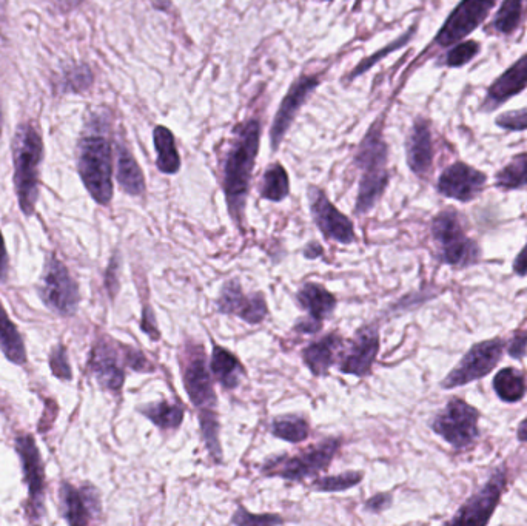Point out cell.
<instances>
[{
  "label": "cell",
  "instance_id": "cb8c5ba5",
  "mask_svg": "<svg viewBox=\"0 0 527 526\" xmlns=\"http://www.w3.org/2000/svg\"><path fill=\"white\" fill-rule=\"evenodd\" d=\"M341 346L340 335L330 334L319 340L318 343L310 344L304 351V363L309 366L310 371L316 377L326 375L330 366L335 361V354Z\"/></svg>",
  "mask_w": 527,
  "mask_h": 526
},
{
  "label": "cell",
  "instance_id": "4316f807",
  "mask_svg": "<svg viewBox=\"0 0 527 526\" xmlns=\"http://www.w3.org/2000/svg\"><path fill=\"white\" fill-rule=\"evenodd\" d=\"M212 372L225 389H235L241 382L244 368L232 352L221 346H215L212 355Z\"/></svg>",
  "mask_w": 527,
  "mask_h": 526
},
{
  "label": "cell",
  "instance_id": "83f0119b",
  "mask_svg": "<svg viewBox=\"0 0 527 526\" xmlns=\"http://www.w3.org/2000/svg\"><path fill=\"white\" fill-rule=\"evenodd\" d=\"M156 153H158V169L167 175H175L181 169V156L176 149L175 136L170 130L158 125L153 133Z\"/></svg>",
  "mask_w": 527,
  "mask_h": 526
},
{
  "label": "cell",
  "instance_id": "ee69618b",
  "mask_svg": "<svg viewBox=\"0 0 527 526\" xmlns=\"http://www.w3.org/2000/svg\"><path fill=\"white\" fill-rule=\"evenodd\" d=\"M390 505H392V494H378L366 503V510L372 511V513H381V511L387 510Z\"/></svg>",
  "mask_w": 527,
  "mask_h": 526
},
{
  "label": "cell",
  "instance_id": "ba28073f",
  "mask_svg": "<svg viewBox=\"0 0 527 526\" xmlns=\"http://www.w3.org/2000/svg\"><path fill=\"white\" fill-rule=\"evenodd\" d=\"M504 349L506 341L500 337L474 344L461 358L460 363L447 374L441 386L444 389L460 388L486 377L497 368L503 358Z\"/></svg>",
  "mask_w": 527,
  "mask_h": 526
},
{
  "label": "cell",
  "instance_id": "ab89813d",
  "mask_svg": "<svg viewBox=\"0 0 527 526\" xmlns=\"http://www.w3.org/2000/svg\"><path fill=\"white\" fill-rule=\"evenodd\" d=\"M495 125L506 132H524L527 130V107L501 113L495 118Z\"/></svg>",
  "mask_w": 527,
  "mask_h": 526
},
{
  "label": "cell",
  "instance_id": "f907efd6",
  "mask_svg": "<svg viewBox=\"0 0 527 526\" xmlns=\"http://www.w3.org/2000/svg\"><path fill=\"white\" fill-rule=\"evenodd\" d=\"M0 135H2V110H0Z\"/></svg>",
  "mask_w": 527,
  "mask_h": 526
},
{
  "label": "cell",
  "instance_id": "d6986e66",
  "mask_svg": "<svg viewBox=\"0 0 527 526\" xmlns=\"http://www.w3.org/2000/svg\"><path fill=\"white\" fill-rule=\"evenodd\" d=\"M406 156L409 169L420 178H427L434 169L435 145L430 122L417 118L406 139Z\"/></svg>",
  "mask_w": 527,
  "mask_h": 526
},
{
  "label": "cell",
  "instance_id": "681fc988",
  "mask_svg": "<svg viewBox=\"0 0 527 526\" xmlns=\"http://www.w3.org/2000/svg\"><path fill=\"white\" fill-rule=\"evenodd\" d=\"M82 0H64V4L68 5V8H74L76 5L81 4Z\"/></svg>",
  "mask_w": 527,
  "mask_h": 526
},
{
  "label": "cell",
  "instance_id": "8992f818",
  "mask_svg": "<svg viewBox=\"0 0 527 526\" xmlns=\"http://www.w3.org/2000/svg\"><path fill=\"white\" fill-rule=\"evenodd\" d=\"M480 415V411L463 398H450L446 408L432 422V431L452 448L463 451L474 446L480 437Z\"/></svg>",
  "mask_w": 527,
  "mask_h": 526
},
{
  "label": "cell",
  "instance_id": "d6a6232c",
  "mask_svg": "<svg viewBox=\"0 0 527 526\" xmlns=\"http://www.w3.org/2000/svg\"><path fill=\"white\" fill-rule=\"evenodd\" d=\"M289 192V175H287L286 169L281 164H273L267 169L266 175L262 179V198L279 203L289 196Z\"/></svg>",
  "mask_w": 527,
  "mask_h": 526
},
{
  "label": "cell",
  "instance_id": "60d3db41",
  "mask_svg": "<svg viewBox=\"0 0 527 526\" xmlns=\"http://www.w3.org/2000/svg\"><path fill=\"white\" fill-rule=\"evenodd\" d=\"M506 352L509 357L515 360H523L527 355V329L517 331L512 335L511 340L506 341Z\"/></svg>",
  "mask_w": 527,
  "mask_h": 526
},
{
  "label": "cell",
  "instance_id": "6da1fadb",
  "mask_svg": "<svg viewBox=\"0 0 527 526\" xmlns=\"http://www.w3.org/2000/svg\"><path fill=\"white\" fill-rule=\"evenodd\" d=\"M261 141V124L250 119L235 130L233 141L224 162V192L233 220L242 227L250 179L255 169L256 156Z\"/></svg>",
  "mask_w": 527,
  "mask_h": 526
},
{
  "label": "cell",
  "instance_id": "484cf974",
  "mask_svg": "<svg viewBox=\"0 0 527 526\" xmlns=\"http://www.w3.org/2000/svg\"><path fill=\"white\" fill-rule=\"evenodd\" d=\"M299 303L309 312L310 317L323 321L329 317L336 307V298L326 287L316 283H307L299 290Z\"/></svg>",
  "mask_w": 527,
  "mask_h": 526
},
{
  "label": "cell",
  "instance_id": "f35d334b",
  "mask_svg": "<svg viewBox=\"0 0 527 526\" xmlns=\"http://www.w3.org/2000/svg\"><path fill=\"white\" fill-rule=\"evenodd\" d=\"M48 361H50V369L54 377H58L59 380H64V382H70L71 378H73V371H71L67 348H65L64 344H58L56 348H53Z\"/></svg>",
  "mask_w": 527,
  "mask_h": 526
},
{
  "label": "cell",
  "instance_id": "7a4b0ae2",
  "mask_svg": "<svg viewBox=\"0 0 527 526\" xmlns=\"http://www.w3.org/2000/svg\"><path fill=\"white\" fill-rule=\"evenodd\" d=\"M44 141L34 122L19 125L13 139L14 189L25 216L36 210L41 189Z\"/></svg>",
  "mask_w": 527,
  "mask_h": 526
},
{
  "label": "cell",
  "instance_id": "74e56055",
  "mask_svg": "<svg viewBox=\"0 0 527 526\" xmlns=\"http://www.w3.org/2000/svg\"><path fill=\"white\" fill-rule=\"evenodd\" d=\"M413 33H415V28H412V30L407 31L404 36H401V38H398L397 41L392 42V44L387 45L386 48H383V50L378 51V53L373 54V56H370L369 59H366V61L361 62L358 67L355 68V70L350 73L349 78L355 79L356 76H360L361 73H364V71L369 70L372 65H375L376 62L381 61V59L386 58V56H389L390 53H393V51H397L398 48L404 47V45L407 44V42L410 41V38H412Z\"/></svg>",
  "mask_w": 527,
  "mask_h": 526
},
{
  "label": "cell",
  "instance_id": "277c9868",
  "mask_svg": "<svg viewBox=\"0 0 527 526\" xmlns=\"http://www.w3.org/2000/svg\"><path fill=\"white\" fill-rule=\"evenodd\" d=\"M78 172L91 198L101 206L113 199V150L107 136L98 132L82 136L78 145Z\"/></svg>",
  "mask_w": 527,
  "mask_h": 526
},
{
  "label": "cell",
  "instance_id": "7402d4cb",
  "mask_svg": "<svg viewBox=\"0 0 527 526\" xmlns=\"http://www.w3.org/2000/svg\"><path fill=\"white\" fill-rule=\"evenodd\" d=\"M380 351V334L375 326H366L356 332L355 340L352 341L349 352L341 361V372L344 374L364 377L369 374L375 363L376 355Z\"/></svg>",
  "mask_w": 527,
  "mask_h": 526
},
{
  "label": "cell",
  "instance_id": "f1b7e54d",
  "mask_svg": "<svg viewBox=\"0 0 527 526\" xmlns=\"http://www.w3.org/2000/svg\"><path fill=\"white\" fill-rule=\"evenodd\" d=\"M492 386L495 394L504 403L521 402L527 394L526 378L515 368H504L497 372Z\"/></svg>",
  "mask_w": 527,
  "mask_h": 526
},
{
  "label": "cell",
  "instance_id": "603a6c76",
  "mask_svg": "<svg viewBox=\"0 0 527 526\" xmlns=\"http://www.w3.org/2000/svg\"><path fill=\"white\" fill-rule=\"evenodd\" d=\"M116 178L119 186L131 196H139L145 192V179L135 156L124 144L116 145Z\"/></svg>",
  "mask_w": 527,
  "mask_h": 526
},
{
  "label": "cell",
  "instance_id": "ffe728a7",
  "mask_svg": "<svg viewBox=\"0 0 527 526\" xmlns=\"http://www.w3.org/2000/svg\"><path fill=\"white\" fill-rule=\"evenodd\" d=\"M90 369L101 388L111 392L121 391L125 372L119 363V352L110 338L96 341L90 357Z\"/></svg>",
  "mask_w": 527,
  "mask_h": 526
},
{
  "label": "cell",
  "instance_id": "4fadbf2b",
  "mask_svg": "<svg viewBox=\"0 0 527 526\" xmlns=\"http://www.w3.org/2000/svg\"><path fill=\"white\" fill-rule=\"evenodd\" d=\"M489 176L470 166L467 162L457 161L443 170L438 178L437 190L440 195L455 199L458 203H470L486 189Z\"/></svg>",
  "mask_w": 527,
  "mask_h": 526
},
{
  "label": "cell",
  "instance_id": "e0dca14e",
  "mask_svg": "<svg viewBox=\"0 0 527 526\" xmlns=\"http://www.w3.org/2000/svg\"><path fill=\"white\" fill-rule=\"evenodd\" d=\"M318 85L319 79L316 76H303L290 87L286 98L282 99L281 105H279L272 130H270V141H272L273 149H278L282 139L289 132L293 119L298 115L299 108L303 107L310 93L315 92Z\"/></svg>",
  "mask_w": 527,
  "mask_h": 526
},
{
  "label": "cell",
  "instance_id": "44dd1931",
  "mask_svg": "<svg viewBox=\"0 0 527 526\" xmlns=\"http://www.w3.org/2000/svg\"><path fill=\"white\" fill-rule=\"evenodd\" d=\"M219 311L222 314L238 315L250 324L261 323L267 315L266 298L262 294L246 297L242 294L241 283L238 280L229 281L222 287L218 300Z\"/></svg>",
  "mask_w": 527,
  "mask_h": 526
},
{
  "label": "cell",
  "instance_id": "ac0fdd59",
  "mask_svg": "<svg viewBox=\"0 0 527 526\" xmlns=\"http://www.w3.org/2000/svg\"><path fill=\"white\" fill-rule=\"evenodd\" d=\"M61 497V513L68 525H88L91 517L101 513V499L98 489L85 485L76 489L70 483L64 482L59 491Z\"/></svg>",
  "mask_w": 527,
  "mask_h": 526
},
{
  "label": "cell",
  "instance_id": "52a82bcc",
  "mask_svg": "<svg viewBox=\"0 0 527 526\" xmlns=\"http://www.w3.org/2000/svg\"><path fill=\"white\" fill-rule=\"evenodd\" d=\"M39 297L48 309L61 317H73L78 311L81 301L78 283L73 280L67 266L56 255H50L45 260Z\"/></svg>",
  "mask_w": 527,
  "mask_h": 526
},
{
  "label": "cell",
  "instance_id": "9c48e42d",
  "mask_svg": "<svg viewBox=\"0 0 527 526\" xmlns=\"http://www.w3.org/2000/svg\"><path fill=\"white\" fill-rule=\"evenodd\" d=\"M497 4L498 0H460L438 30L435 44L450 48L469 38L487 21Z\"/></svg>",
  "mask_w": 527,
  "mask_h": 526
},
{
  "label": "cell",
  "instance_id": "8d00e7d4",
  "mask_svg": "<svg viewBox=\"0 0 527 526\" xmlns=\"http://www.w3.org/2000/svg\"><path fill=\"white\" fill-rule=\"evenodd\" d=\"M363 480L361 473H346L341 476L323 477L313 483L316 491H326V493H335V491H346L352 486L358 485Z\"/></svg>",
  "mask_w": 527,
  "mask_h": 526
},
{
  "label": "cell",
  "instance_id": "f6af8a7d",
  "mask_svg": "<svg viewBox=\"0 0 527 526\" xmlns=\"http://www.w3.org/2000/svg\"><path fill=\"white\" fill-rule=\"evenodd\" d=\"M8 267H10V261H8L7 247H5L4 237L0 232V283L7 281Z\"/></svg>",
  "mask_w": 527,
  "mask_h": 526
},
{
  "label": "cell",
  "instance_id": "d4e9b609",
  "mask_svg": "<svg viewBox=\"0 0 527 526\" xmlns=\"http://www.w3.org/2000/svg\"><path fill=\"white\" fill-rule=\"evenodd\" d=\"M0 349L14 365H27L24 338L17 331L16 324L8 317L2 303H0Z\"/></svg>",
  "mask_w": 527,
  "mask_h": 526
},
{
  "label": "cell",
  "instance_id": "f546056e",
  "mask_svg": "<svg viewBox=\"0 0 527 526\" xmlns=\"http://www.w3.org/2000/svg\"><path fill=\"white\" fill-rule=\"evenodd\" d=\"M524 11H526V0H503L494 19L491 28L500 36H512L517 33L523 24Z\"/></svg>",
  "mask_w": 527,
  "mask_h": 526
},
{
  "label": "cell",
  "instance_id": "bcb514c9",
  "mask_svg": "<svg viewBox=\"0 0 527 526\" xmlns=\"http://www.w3.org/2000/svg\"><path fill=\"white\" fill-rule=\"evenodd\" d=\"M514 272L518 277H526L527 275V243L526 246L518 253L514 261Z\"/></svg>",
  "mask_w": 527,
  "mask_h": 526
},
{
  "label": "cell",
  "instance_id": "8fae6325",
  "mask_svg": "<svg viewBox=\"0 0 527 526\" xmlns=\"http://www.w3.org/2000/svg\"><path fill=\"white\" fill-rule=\"evenodd\" d=\"M16 451L28 486V503L25 508L31 522H39L45 513V471L41 452L30 434L17 435Z\"/></svg>",
  "mask_w": 527,
  "mask_h": 526
},
{
  "label": "cell",
  "instance_id": "30bf717a",
  "mask_svg": "<svg viewBox=\"0 0 527 526\" xmlns=\"http://www.w3.org/2000/svg\"><path fill=\"white\" fill-rule=\"evenodd\" d=\"M338 448H340V440H326V442L307 449L301 456H284L269 460L262 471L267 476H279L282 479L299 482V480L315 476L319 471L326 469L335 457Z\"/></svg>",
  "mask_w": 527,
  "mask_h": 526
},
{
  "label": "cell",
  "instance_id": "d590c367",
  "mask_svg": "<svg viewBox=\"0 0 527 526\" xmlns=\"http://www.w3.org/2000/svg\"><path fill=\"white\" fill-rule=\"evenodd\" d=\"M93 81V73H91L90 67L88 65H78V67L71 68L62 76L59 90H61V93L87 92L88 88L93 85Z\"/></svg>",
  "mask_w": 527,
  "mask_h": 526
},
{
  "label": "cell",
  "instance_id": "9a60e30c",
  "mask_svg": "<svg viewBox=\"0 0 527 526\" xmlns=\"http://www.w3.org/2000/svg\"><path fill=\"white\" fill-rule=\"evenodd\" d=\"M309 198L313 220L327 240H335L343 244H350L355 240L352 221L330 203L323 190L310 187Z\"/></svg>",
  "mask_w": 527,
  "mask_h": 526
},
{
  "label": "cell",
  "instance_id": "b9f144b4",
  "mask_svg": "<svg viewBox=\"0 0 527 526\" xmlns=\"http://www.w3.org/2000/svg\"><path fill=\"white\" fill-rule=\"evenodd\" d=\"M284 520L281 519V517L278 516H272V514H267V516H253V514L247 513V511L244 510H238V513L235 514V517L232 519V523H238V525H255V523H259V525H273V523H282Z\"/></svg>",
  "mask_w": 527,
  "mask_h": 526
},
{
  "label": "cell",
  "instance_id": "1f68e13d",
  "mask_svg": "<svg viewBox=\"0 0 527 526\" xmlns=\"http://www.w3.org/2000/svg\"><path fill=\"white\" fill-rule=\"evenodd\" d=\"M142 414L162 429H176L184 420V406L179 403L159 402L144 406Z\"/></svg>",
  "mask_w": 527,
  "mask_h": 526
},
{
  "label": "cell",
  "instance_id": "7dc6e473",
  "mask_svg": "<svg viewBox=\"0 0 527 526\" xmlns=\"http://www.w3.org/2000/svg\"><path fill=\"white\" fill-rule=\"evenodd\" d=\"M296 329L304 332V334H313V332H318L319 329H321V321L310 317L307 318V320H303L301 323L296 324Z\"/></svg>",
  "mask_w": 527,
  "mask_h": 526
},
{
  "label": "cell",
  "instance_id": "4dcf8cb0",
  "mask_svg": "<svg viewBox=\"0 0 527 526\" xmlns=\"http://www.w3.org/2000/svg\"><path fill=\"white\" fill-rule=\"evenodd\" d=\"M495 187L506 192L527 187V152L518 153L495 173Z\"/></svg>",
  "mask_w": 527,
  "mask_h": 526
},
{
  "label": "cell",
  "instance_id": "3957f363",
  "mask_svg": "<svg viewBox=\"0 0 527 526\" xmlns=\"http://www.w3.org/2000/svg\"><path fill=\"white\" fill-rule=\"evenodd\" d=\"M387 159H389V147L384 141L381 125L375 122L361 141L355 156V164L363 173L360 192L356 199V213L370 212L378 203V199L383 196L389 184Z\"/></svg>",
  "mask_w": 527,
  "mask_h": 526
},
{
  "label": "cell",
  "instance_id": "c3c4849f",
  "mask_svg": "<svg viewBox=\"0 0 527 526\" xmlns=\"http://www.w3.org/2000/svg\"><path fill=\"white\" fill-rule=\"evenodd\" d=\"M517 437L520 442L527 443V419L518 425Z\"/></svg>",
  "mask_w": 527,
  "mask_h": 526
},
{
  "label": "cell",
  "instance_id": "7bdbcfd3",
  "mask_svg": "<svg viewBox=\"0 0 527 526\" xmlns=\"http://www.w3.org/2000/svg\"><path fill=\"white\" fill-rule=\"evenodd\" d=\"M127 349V354H125V358H127L128 365H130L131 369H135V371L138 372H152L153 368L150 363H148L147 358L144 357V354L139 351H135V349L131 348H125Z\"/></svg>",
  "mask_w": 527,
  "mask_h": 526
},
{
  "label": "cell",
  "instance_id": "5b68a950",
  "mask_svg": "<svg viewBox=\"0 0 527 526\" xmlns=\"http://www.w3.org/2000/svg\"><path fill=\"white\" fill-rule=\"evenodd\" d=\"M432 237L438 247V260L454 269L475 266L481 260V247L467 235L463 215L458 210H441L432 220Z\"/></svg>",
  "mask_w": 527,
  "mask_h": 526
},
{
  "label": "cell",
  "instance_id": "7c38bea8",
  "mask_svg": "<svg viewBox=\"0 0 527 526\" xmlns=\"http://www.w3.org/2000/svg\"><path fill=\"white\" fill-rule=\"evenodd\" d=\"M506 480V471L503 468L497 469L491 479L487 480L474 496L466 500V503L458 510L457 516L449 520V523L487 525L491 522L495 510L500 505L501 496L506 488Z\"/></svg>",
  "mask_w": 527,
  "mask_h": 526
},
{
  "label": "cell",
  "instance_id": "836d02e7",
  "mask_svg": "<svg viewBox=\"0 0 527 526\" xmlns=\"http://www.w3.org/2000/svg\"><path fill=\"white\" fill-rule=\"evenodd\" d=\"M272 432L278 439L298 443L309 437V425L306 420L299 417H284L273 422Z\"/></svg>",
  "mask_w": 527,
  "mask_h": 526
},
{
  "label": "cell",
  "instance_id": "e575fe53",
  "mask_svg": "<svg viewBox=\"0 0 527 526\" xmlns=\"http://www.w3.org/2000/svg\"><path fill=\"white\" fill-rule=\"evenodd\" d=\"M480 53V42L474 41V39H469V41L464 39V41L450 47V50L446 53L444 64L449 68H463L474 61V59H477Z\"/></svg>",
  "mask_w": 527,
  "mask_h": 526
},
{
  "label": "cell",
  "instance_id": "2e32d148",
  "mask_svg": "<svg viewBox=\"0 0 527 526\" xmlns=\"http://www.w3.org/2000/svg\"><path fill=\"white\" fill-rule=\"evenodd\" d=\"M527 88V51L509 65L506 70L492 82L486 90L481 112L492 113L501 105L511 101L515 96L521 95Z\"/></svg>",
  "mask_w": 527,
  "mask_h": 526
},
{
  "label": "cell",
  "instance_id": "5bb4252c",
  "mask_svg": "<svg viewBox=\"0 0 527 526\" xmlns=\"http://www.w3.org/2000/svg\"><path fill=\"white\" fill-rule=\"evenodd\" d=\"M187 360L182 366L184 372L185 389L188 397L201 412L212 411L216 405V395L213 391L212 378L209 369L205 366L204 348L201 346H188Z\"/></svg>",
  "mask_w": 527,
  "mask_h": 526
}]
</instances>
